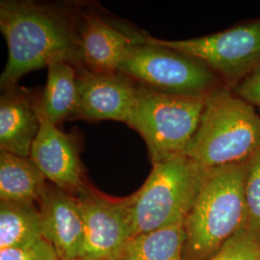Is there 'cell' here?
Here are the masks:
<instances>
[{
	"instance_id": "6da1fadb",
	"label": "cell",
	"mask_w": 260,
	"mask_h": 260,
	"mask_svg": "<svg viewBox=\"0 0 260 260\" xmlns=\"http://www.w3.org/2000/svg\"><path fill=\"white\" fill-rule=\"evenodd\" d=\"M0 30L9 49L0 77L4 91L14 88L23 75L55 60L81 67L77 19L66 10L33 1L2 0Z\"/></svg>"
},
{
	"instance_id": "7a4b0ae2",
	"label": "cell",
	"mask_w": 260,
	"mask_h": 260,
	"mask_svg": "<svg viewBox=\"0 0 260 260\" xmlns=\"http://www.w3.org/2000/svg\"><path fill=\"white\" fill-rule=\"evenodd\" d=\"M248 162L208 169L186 218L185 260H208L244 226Z\"/></svg>"
},
{
	"instance_id": "3957f363",
	"label": "cell",
	"mask_w": 260,
	"mask_h": 260,
	"mask_svg": "<svg viewBox=\"0 0 260 260\" xmlns=\"http://www.w3.org/2000/svg\"><path fill=\"white\" fill-rule=\"evenodd\" d=\"M207 171L186 153L153 162L145 183L124 199L132 237L185 223Z\"/></svg>"
},
{
	"instance_id": "277c9868",
	"label": "cell",
	"mask_w": 260,
	"mask_h": 260,
	"mask_svg": "<svg viewBox=\"0 0 260 260\" xmlns=\"http://www.w3.org/2000/svg\"><path fill=\"white\" fill-rule=\"evenodd\" d=\"M260 149V116L229 88L206 99L205 110L186 154L211 168L248 162Z\"/></svg>"
},
{
	"instance_id": "5b68a950",
	"label": "cell",
	"mask_w": 260,
	"mask_h": 260,
	"mask_svg": "<svg viewBox=\"0 0 260 260\" xmlns=\"http://www.w3.org/2000/svg\"><path fill=\"white\" fill-rule=\"evenodd\" d=\"M206 99L164 93L137 83L126 124L145 140L151 163L186 153L200 125Z\"/></svg>"
},
{
	"instance_id": "8992f818",
	"label": "cell",
	"mask_w": 260,
	"mask_h": 260,
	"mask_svg": "<svg viewBox=\"0 0 260 260\" xmlns=\"http://www.w3.org/2000/svg\"><path fill=\"white\" fill-rule=\"evenodd\" d=\"M126 30L133 44H153L190 56L234 88L260 69V20L182 41L161 40L127 26Z\"/></svg>"
},
{
	"instance_id": "52a82bcc",
	"label": "cell",
	"mask_w": 260,
	"mask_h": 260,
	"mask_svg": "<svg viewBox=\"0 0 260 260\" xmlns=\"http://www.w3.org/2000/svg\"><path fill=\"white\" fill-rule=\"evenodd\" d=\"M119 73L164 93L207 98L221 89L219 76L204 63L148 43H135L127 47Z\"/></svg>"
},
{
	"instance_id": "ba28073f",
	"label": "cell",
	"mask_w": 260,
	"mask_h": 260,
	"mask_svg": "<svg viewBox=\"0 0 260 260\" xmlns=\"http://www.w3.org/2000/svg\"><path fill=\"white\" fill-rule=\"evenodd\" d=\"M83 216L80 260H119L132 238L124 199L113 200L89 186L76 197Z\"/></svg>"
},
{
	"instance_id": "9c48e42d",
	"label": "cell",
	"mask_w": 260,
	"mask_h": 260,
	"mask_svg": "<svg viewBox=\"0 0 260 260\" xmlns=\"http://www.w3.org/2000/svg\"><path fill=\"white\" fill-rule=\"evenodd\" d=\"M37 110L41 125L29 157L52 185L77 197L88 187L77 142L44 117L38 106Z\"/></svg>"
},
{
	"instance_id": "30bf717a",
	"label": "cell",
	"mask_w": 260,
	"mask_h": 260,
	"mask_svg": "<svg viewBox=\"0 0 260 260\" xmlns=\"http://www.w3.org/2000/svg\"><path fill=\"white\" fill-rule=\"evenodd\" d=\"M136 92L137 82L121 73L103 75L78 68V106L75 117L126 123Z\"/></svg>"
},
{
	"instance_id": "8fae6325",
	"label": "cell",
	"mask_w": 260,
	"mask_h": 260,
	"mask_svg": "<svg viewBox=\"0 0 260 260\" xmlns=\"http://www.w3.org/2000/svg\"><path fill=\"white\" fill-rule=\"evenodd\" d=\"M38 205L43 237L54 248L59 260H80L84 222L77 198L47 184Z\"/></svg>"
},
{
	"instance_id": "7c38bea8",
	"label": "cell",
	"mask_w": 260,
	"mask_h": 260,
	"mask_svg": "<svg viewBox=\"0 0 260 260\" xmlns=\"http://www.w3.org/2000/svg\"><path fill=\"white\" fill-rule=\"evenodd\" d=\"M80 68L103 75L119 73L121 60L133 41L124 25L83 13L77 18Z\"/></svg>"
},
{
	"instance_id": "4fadbf2b",
	"label": "cell",
	"mask_w": 260,
	"mask_h": 260,
	"mask_svg": "<svg viewBox=\"0 0 260 260\" xmlns=\"http://www.w3.org/2000/svg\"><path fill=\"white\" fill-rule=\"evenodd\" d=\"M36 102L15 87L5 90L0 101L1 151L30 156L41 125Z\"/></svg>"
},
{
	"instance_id": "5bb4252c",
	"label": "cell",
	"mask_w": 260,
	"mask_h": 260,
	"mask_svg": "<svg viewBox=\"0 0 260 260\" xmlns=\"http://www.w3.org/2000/svg\"><path fill=\"white\" fill-rule=\"evenodd\" d=\"M39 111L56 125L76 116L78 106V68L67 60H55L47 67V79Z\"/></svg>"
},
{
	"instance_id": "9a60e30c",
	"label": "cell",
	"mask_w": 260,
	"mask_h": 260,
	"mask_svg": "<svg viewBox=\"0 0 260 260\" xmlns=\"http://www.w3.org/2000/svg\"><path fill=\"white\" fill-rule=\"evenodd\" d=\"M46 177L30 157L0 150V201L24 205L39 204Z\"/></svg>"
},
{
	"instance_id": "2e32d148",
	"label": "cell",
	"mask_w": 260,
	"mask_h": 260,
	"mask_svg": "<svg viewBox=\"0 0 260 260\" xmlns=\"http://www.w3.org/2000/svg\"><path fill=\"white\" fill-rule=\"evenodd\" d=\"M184 223L142 233L130 239L119 260H185Z\"/></svg>"
},
{
	"instance_id": "e0dca14e",
	"label": "cell",
	"mask_w": 260,
	"mask_h": 260,
	"mask_svg": "<svg viewBox=\"0 0 260 260\" xmlns=\"http://www.w3.org/2000/svg\"><path fill=\"white\" fill-rule=\"evenodd\" d=\"M42 237L39 206L0 202V250L21 246Z\"/></svg>"
},
{
	"instance_id": "ac0fdd59",
	"label": "cell",
	"mask_w": 260,
	"mask_h": 260,
	"mask_svg": "<svg viewBox=\"0 0 260 260\" xmlns=\"http://www.w3.org/2000/svg\"><path fill=\"white\" fill-rule=\"evenodd\" d=\"M243 229L260 243V149L247 164Z\"/></svg>"
},
{
	"instance_id": "d6986e66",
	"label": "cell",
	"mask_w": 260,
	"mask_h": 260,
	"mask_svg": "<svg viewBox=\"0 0 260 260\" xmlns=\"http://www.w3.org/2000/svg\"><path fill=\"white\" fill-rule=\"evenodd\" d=\"M208 260H260V243L242 229Z\"/></svg>"
},
{
	"instance_id": "ffe728a7",
	"label": "cell",
	"mask_w": 260,
	"mask_h": 260,
	"mask_svg": "<svg viewBox=\"0 0 260 260\" xmlns=\"http://www.w3.org/2000/svg\"><path fill=\"white\" fill-rule=\"evenodd\" d=\"M0 260H59L54 248L44 238L0 250Z\"/></svg>"
},
{
	"instance_id": "44dd1931",
	"label": "cell",
	"mask_w": 260,
	"mask_h": 260,
	"mask_svg": "<svg viewBox=\"0 0 260 260\" xmlns=\"http://www.w3.org/2000/svg\"><path fill=\"white\" fill-rule=\"evenodd\" d=\"M233 92L251 105L260 106V69L238 84Z\"/></svg>"
}]
</instances>
